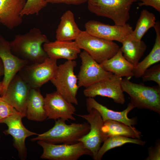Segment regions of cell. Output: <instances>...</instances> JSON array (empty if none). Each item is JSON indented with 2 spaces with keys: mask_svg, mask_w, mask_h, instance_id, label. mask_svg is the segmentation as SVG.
Masks as SVG:
<instances>
[{
  "mask_svg": "<svg viewBox=\"0 0 160 160\" xmlns=\"http://www.w3.org/2000/svg\"><path fill=\"white\" fill-rule=\"evenodd\" d=\"M49 41L40 30L34 27L24 34H17L9 42L11 52L28 63H40L48 57L43 45Z\"/></svg>",
  "mask_w": 160,
  "mask_h": 160,
  "instance_id": "6da1fadb",
  "label": "cell"
},
{
  "mask_svg": "<svg viewBox=\"0 0 160 160\" xmlns=\"http://www.w3.org/2000/svg\"><path fill=\"white\" fill-rule=\"evenodd\" d=\"M65 121L60 118L57 119L52 128L38 134L31 140H41L53 144H72L79 142V140L89 131L90 126L88 122L67 124Z\"/></svg>",
  "mask_w": 160,
  "mask_h": 160,
  "instance_id": "7a4b0ae2",
  "label": "cell"
},
{
  "mask_svg": "<svg viewBox=\"0 0 160 160\" xmlns=\"http://www.w3.org/2000/svg\"><path fill=\"white\" fill-rule=\"evenodd\" d=\"M125 78L122 79L123 92L130 96V102L134 108L148 109L160 114V87L147 86L142 83L137 84Z\"/></svg>",
  "mask_w": 160,
  "mask_h": 160,
  "instance_id": "3957f363",
  "label": "cell"
},
{
  "mask_svg": "<svg viewBox=\"0 0 160 160\" xmlns=\"http://www.w3.org/2000/svg\"><path fill=\"white\" fill-rule=\"evenodd\" d=\"M137 0H88L89 10L97 16L112 20L115 24L123 25L130 18L129 11Z\"/></svg>",
  "mask_w": 160,
  "mask_h": 160,
  "instance_id": "277c9868",
  "label": "cell"
},
{
  "mask_svg": "<svg viewBox=\"0 0 160 160\" xmlns=\"http://www.w3.org/2000/svg\"><path fill=\"white\" fill-rule=\"evenodd\" d=\"M75 41L81 49L86 52L100 64L113 57L120 49L113 41L93 36L85 31H81Z\"/></svg>",
  "mask_w": 160,
  "mask_h": 160,
  "instance_id": "5b68a950",
  "label": "cell"
},
{
  "mask_svg": "<svg viewBox=\"0 0 160 160\" xmlns=\"http://www.w3.org/2000/svg\"><path fill=\"white\" fill-rule=\"evenodd\" d=\"M76 65L75 60H67L58 66L56 73L50 80L56 91L68 102L78 104L76 95L79 88L78 79L74 73Z\"/></svg>",
  "mask_w": 160,
  "mask_h": 160,
  "instance_id": "8992f818",
  "label": "cell"
},
{
  "mask_svg": "<svg viewBox=\"0 0 160 160\" xmlns=\"http://www.w3.org/2000/svg\"><path fill=\"white\" fill-rule=\"evenodd\" d=\"M58 67L57 60L49 57L40 63H28L18 73L31 88H39L50 81Z\"/></svg>",
  "mask_w": 160,
  "mask_h": 160,
  "instance_id": "52a82bcc",
  "label": "cell"
},
{
  "mask_svg": "<svg viewBox=\"0 0 160 160\" xmlns=\"http://www.w3.org/2000/svg\"><path fill=\"white\" fill-rule=\"evenodd\" d=\"M38 144L43 148L40 156L42 159L50 160H77L84 155H92L82 143L79 142L72 144H53L38 140Z\"/></svg>",
  "mask_w": 160,
  "mask_h": 160,
  "instance_id": "ba28073f",
  "label": "cell"
},
{
  "mask_svg": "<svg viewBox=\"0 0 160 160\" xmlns=\"http://www.w3.org/2000/svg\"><path fill=\"white\" fill-rule=\"evenodd\" d=\"M121 77L113 74L109 77L85 88L83 91L87 97L97 96L112 99L116 103L123 104L125 98L121 86Z\"/></svg>",
  "mask_w": 160,
  "mask_h": 160,
  "instance_id": "9c48e42d",
  "label": "cell"
},
{
  "mask_svg": "<svg viewBox=\"0 0 160 160\" xmlns=\"http://www.w3.org/2000/svg\"><path fill=\"white\" fill-rule=\"evenodd\" d=\"M88 112L87 114L77 115L87 120L90 126L89 132L79 141L91 151L92 158L95 160L101 143L107 138L102 130L104 121L100 113L94 109Z\"/></svg>",
  "mask_w": 160,
  "mask_h": 160,
  "instance_id": "30bf717a",
  "label": "cell"
},
{
  "mask_svg": "<svg viewBox=\"0 0 160 160\" xmlns=\"http://www.w3.org/2000/svg\"><path fill=\"white\" fill-rule=\"evenodd\" d=\"M31 88L18 73L1 97L23 117L26 116L27 103Z\"/></svg>",
  "mask_w": 160,
  "mask_h": 160,
  "instance_id": "8fae6325",
  "label": "cell"
},
{
  "mask_svg": "<svg viewBox=\"0 0 160 160\" xmlns=\"http://www.w3.org/2000/svg\"><path fill=\"white\" fill-rule=\"evenodd\" d=\"M80 57L81 65L77 76L79 87L86 88L113 74L105 70L85 51L80 52Z\"/></svg>",
  "mask_w": 160,
  "mask_h": 160,
  "instance_id": "7c38bea8",
  "label": "cell"
},
{
  "mask_svg": "<svg viewBox=\"0 0 160 160\" xmlns=\"http://www.w3.org/2000/svg\"><path fill=\"white\" fill-rule=\"evenodd\" d=\"M23 116L20 113L15 114L0 121V124H6L8 128L4 132L6 135H11L13 138V145L18 152L19 157L22 160L26 159L27 150L25 140L28 137L38 134L27 129L22 122Z\"/></svg>",
  "mask_w": 160,
  "mask_h": 160,
  "instance_id": "4fadbf2b",
  "label": "cell"
},
{
  "mask_svg": "<svg viewBox=\"0 0 160 160\" xmlns=\"http://www.w3.org/2000/svg\"><path fill=\"white\" fill-rule=\"evenodd\" d=\"M85 31L89 34L105 40L121 43L132 33V27L129 24L123 25H111L95 20H90L84 25Z\"/></svg>",
  "mask_w": 160,
  "mask_h": 160,
  "instance_id": "5bb4252c",
  "label": "cell"
},
{
  "mask_svg": "<svg viewBox=\"0 0 160 160\" xmlns=\"http://www.w3.org/2000/svg\"><path fill=\"white\" fill-rule=\"evenodd\" d=\"M44 108L47 119L76 120L73 116L76 111L75 107L57 91L46 94L44 98Z\"/></svg>",
  "mask_w": 160,
  "mask_h": 160,
  "instance_id": "9a60e30c",
  "label": "cell"
},
{
  "mask_svg": "<svg viewBox=\"0 0 160 160\" xmlns=\"http://www.w3.org/2000/svg\"><path fill=\"white\" fill-rule=\"evenodd\" d=\"M0 58L3 62L4 73L2 81V95L13 78L28 63L13 54L9 41L0 34ZM1 95V96H2Z\"/></svg>",
  "mask_w": 160,
  "mask_h": 160,
  "instance_id": "2e32d148",
  "label": "cell"
},
{
  "mask_svg": "<svg viewBox=\"0 0 160 160\" xmlns=\"http://www.w3.org/2000/svg\"><path fill=\"white\" fill-rule=\"evenodd\" d=\"M86 105L88 112L92 109H95L100 113L104 121L108 120L115 121L130 127L133 126L137 123V118L135 117L130 119L128 117L129 113L134 108L130 103L125 110L121 111L111 110L99 103L94 98L87 97Z\"/></svg>",
  "mask_w": 160,
  "mask_h": 160,
  "instance_id": "e0dca14e",
  "label": "cell"
},
{
  "mask_svg": "<svg viewBox=\"0 0 160 160\" xmlns=\"http://www.w3.org/2000/svg\"><path fill=\"white\" fill-rule=\"evenodd\" d=\"M26 0H0L1 23L9 29L22 22L21 12Z\"/></svg>",
  "mask_w": 160,
  "mask_h": 160,
  "instance_id": "ac0fdd59",
  "label": "cell"
},
{
  "mask_svg": "<svg viewBox=\"0 0 160 160\" xmlns=\"http://www.w3.org/2000/svg\"><path fill=\"white\" fill-rule=\"evenodd\" d=\"M43 47L49 57L57 60L60 59L75 60L81 52V49L75 41L56 40L44 44Z\"/></svg>",
  "mask_w": 160,
  "mask_h": 160,
  "instance_id": "d6986e66",
  "label": "cell"
},
{
  "mask_svg": "<svg viewBox=\"0 0 160 160\" xmlns=\"http://www.w3.org/2000/svg\"><path fill=\"white\" fill-rule=\"evenodd\" d=\"M81 31L75 21L73 13L71 11L68 10L60 18L56 31V38L60 41H75Z\"/></svg>",
  "mask_w": 160,
  "mask_h": 160,
  "instance_id": "ffe728a7",
  "label": "cell"
},
{
  "mask_svg": "<svg viewBox=\"0 0 160 160\" xmlns=\"http://www.w3.org/2000/svg\"><path fill=\"white\" fill-rule=\"evenodd\" d=\"M100 65L106 71L117 76L129 79L134 76V66L125 58L120 49L114 56Z\"/></svg>",
  "mask_w": 160,
  "mask_h": 160,
  "instance_id": "44dd1931",
  "label": "cell"
},
{
  "mask_svg": "<svg viewBox=\"0 0 160 160\" xmlns=\"http://www.w3.org/2000/svg\"><path fill=\"white\" fill-rule=\"evenodd\" d=\"M26 116L28 119L42 121L47 118L44 108V98L39 88H31L26 106Z\"/></svg>",
  "mask_w": 160,
  "mask_h": 160,
  "instance_id": "7402d4cb",
  "label": "cell"
},
{
  "mask_svg": "<svg viewBox=\"0 0 160 160\" xmlns=\"http://www.w3.org/2000/svg\"><path fill=\"white\" fill-rule=\"evenodd\" d=\"M120 48L125 58L135 67L144 55L147 46L144 41L134 39L131 34L127 36L121 43Z\"/></svg>",
  "mask_w": 160,
  "mask_h": 160,
  "instance_id": "603a6c76",
  "label": "cell"
},
{
  "mask_svg": "<svg viewBox=\"0 0 160 160\" xmlns=\"http://www.w3.org/2000/svg\"><path fill=\"white\" fill-rule=\"evenodd\" d=\"M156 33V38L152 49L144 59L134 67V76L137 78L141 77L144 72L151 66L160 61V23L156 22L153 27Z\"/></svg>",
  "mask_w": 160,
  "mask_h": 160,
  "instance_id": "cb8c5ba5",
  "label": "cell"
},
{
  "mask_svg": "<svg viewBox=\"0 0 160 160\" xmlns=\"http://www.w3.org/2000/svg\"><path fill=\"white\" fill-rule=\"evenodd\" d=\"M102 130L107 138L114 136H120L140 139L141 133L133 126L113 120L104 121Z\"/></svg>",
  "mask_w": 160,
  "mask_h": 160,
  "instance_id": "d4e9b609",
  "label": "cell"
},
{
  "mask_svg": "<svg viewBox=\"0 0 160 160\" xmlns=\"http://www.w3.org/2000/svg\"><path fill=\"white\" fill-rule=\"evenodd\" d=\"M156 17L153 13L146 9L141 11L135 29L131 34L135 40L140 41L148 30L154 26L156 23Z\"/></svg>",
  "mask_w": 160,
  "mask_h": 160,
  "instance_id": "484cf974",
  "label": "cell"
},
{
  "mask_svg": "<svg viewBox=\"0 0 160 160\" xmlns=\"http://www.w3.org/2000/svg\"><path fill=\"white\" fill-rule=\"evenodd\" d=\"M100 147L95 160H100L107 151L115 148L121 146L127 143H131L141 145H145V141L137 138H131L120 136L109 137L103 142Z\"/></svg>",
  "mask_w": 160,
  "mask_h": 160,
  "instance_id": "4316f807",
  "label": "cell"
},
{
  "mask_svg": "<svg viewBox=\"0 0 160 160\" xmlns=\"http://www.w3.org/2000/svg\"><path fill=\"white\" fill-rule=\"evenodd\" d=\"M48 3L46 0H26L21 13V16L39 15L40 12L46 7Z\"/></svg>",
  "mask_w": 160,
  "mask_h": 160,
  "instance_id": "83f0119b",
  "label": "cell"
},
{
  "mask_svg": "<svg viewBox=\"0 0 160 160\" xmlns=\"http://www.w3.org/2000/svg\"><path fill=\"white\" fill-rule=\"evenodd\" d=\"M143 81H153L160 87V64L153 65L147 69L142 76Z\"/></svg>",
  "mask_w": 160,
  "mask_h": 160,
  "instance_id": "f1b7e54d",
  "label": "cell"
},
{
  "mask_svg": "<svg viewBox=\"0 0 160 160\" xmlns=\"http://www.w3.org/2000/svg\"><path fill=\"white\" fill-rule=\"evenodd\" d=\"M20 113L0 97V121L12 115Z\"/></svg>",
  "mask_w": 160,
  "mask_h": 160,
  "instance_id": "f546056e",
  "label": "cell"
},
{
  "mask_svg": "<svg viewBox=\"0 0 160 160\" xmlns=\"http://www.w3.org/2000/svg\"><path fill=\"white\" fill-rule=\"evenodd\" d=\"M146 160H160V142H157L154 147L151 146L148 149V156Z\"/></svg>",
  "mask_w": 160,
  "mask_h": 160,
  "instance_id": "4dcf8cb0",
  "label": "cell"
},
{
  "mask_svg": "<svg viewBox=\"0 0 160 160\" xmlns=\"http://www.w3.org/2000/svg\"><path fill=\"white\" fill-rule=\"evenodd\" d=\"M140 2L138 3L139 6H150L160 12V0H140Z\"/></svg>",
  "mask_w": 160,
  "mask_h": 160,
  "instance_id": "1f68e13d",
  "label": "cell"
},
{
  "mask_svg": "<svg viewBox=\"0 0 160 160\" xmlns=\"http://www.w3.org/2000/svg\"><path fill=\"white\" fill-rule=\"evenodd\" d=\"M88 0H46L47 2L52 4H65L68 5H78L87 2Z\"/></svg>",
  "mask_w": 160,
  "mask_h": 160,
  "instance_id": "d6a6232c",
  "label": "cell"
},
{
  "mask_svg": "<svg viewBox=\"0 0 160 160\" xmlns=\"http://www.w3.org/2000/svg\"><path fill=\"white\" fill-rule=\"evenodd\" d=\"M4 69L2 60L0 58V79L1 76H4Z\"/></svg>",
  "mask_w": 160,
  "mask_h": 160,
  "instance_id": "836d02e7",
  "label": "cell"
},
{
  "mask_svg": "<svg viewBox=\"0 0 160 160\" xmlns=\"http://www.w3.org/2000/svg\"><path fill=\"white\" fill-rule=\"evenodd\" d=\"M3 94V87L2 81H0V95H2Z\"/></svg>",
  "mask_w": 160,
  "mask_h": 160,
  "instance_id": "e575fe53",
  "label": "cell"
},
{
  "mask_svg": "<svg viewBox=\"0 0 160 160\" xmlns=\"http://www.w3.org/2000/svg\"><path fill=\"white\" fill-rule=\"evenodd\" d=\"M0 23H1V22H0Z\"/></svg>",
  "mask_w": 160,
  "mask_h": 160,
  "instance_id": "d590c367",
  "label": "cell"
},
{
  "mask_svg": "<svg viewBox=\"0 0 160 160\" xmlns=\"http://www.w3.org/2000/svg\"><path fill=\"white\" fill-rule=\"evenodd\" d=\"M1 137H0V138Z\"/></svg>",
  "mask_w": 160,
  "mask_h": 160,
  "instance_id": "8d00e7d4",
  "label": "cell"
}]
</instances>
